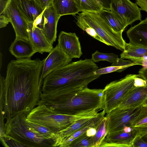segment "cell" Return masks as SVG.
Here are the masks:
<instances>
[{"instance_id": "cell-41", "label": "cell", "mask_w": 147, "mask_h": 147, "mask_svg": "<svg viewBox=\"0 0 147 147\" xmlns=\"http://www.w3.org/2000/svg\"><path fill=\"white\" fill-rule=\"evenodd\" d=\"M139 77L142 78L147 82V67H143L138 71Z\"/></svg>"}, {"instance_id": "cell-38", "label": "cell", "mask_w": 147, "mask_h": 147, "mask_svg": "<svg viewBox=\"0 0 147 147\" xmlns=\"http://www.w3.org/2000/svg\"><path fill=\"white\" fill-rule=\"evenodd\" d=\"M53 0H36L39 5L43 9L52 5Z\"/></svg>"}, {"instance_id": "cell-23", "label": "cell", "mask_w": 147, "mask_h": 147, "mask_svg": "<svg viewBox=\"0 0 147 147\" xmlns=\"http://www.w3.org/2000/svg\"><path fill=\"white\" fill-rule=\"evenodd\" d=\"M97 116L83 118L77 121L68 127L56 134L53 140V142L66 137L86 126L92 122Z\"/></svg>"}, {"instance_id": "cell-14", "label": "cell", "mask_w": 147, "mask_h": 147, "mask_svg": "<svg viewBox=\"0 0 147 147\" xmlns=\"http://www.w3.org/2000/svg\"><path fill=\"white\" fill-rule=\"evenodd\" d=\"M58 45L69 58H80L82 54L79 38L75 33L60 32Z\"/></svg>"}, {"instance_id": "cell-7", "label": "cell", "mask_w": 147, "mask_h": 147, "mask_svg": "<svg viewBox=\"0 0 147 147\" xmlns=\"http://www.w3.org/2000/svg\"><path fill=\"white\" fill-rule=\"evenodd\" d=\"M139 75L129 74L111 82L103 89L104 109L107 113L118 108L129 92L134 86L135 78Z\"/></svg>"}, {"instance_id": "cell-32", "label": "cell", "mask_w": 147, "mask_h": 147, "mask_svg": "<svg viewBox=\"0 0 147 147\" xmlns=\"http://www.w3.org/2000/svg\"><path fill=\"white\" fill-rule=\"evenodd\" d=\"M124 70L122 67L111 65L110 66L98 69L94 71V73L95 75H101L114 72H121Z\"/></svg>"}, {"instance_id": "cell-27", "label": "cell", "mask_w": 147, "mask_h": 147, "mask_svg": "<svg viewBox=\"0 0 147 147\" xmlns=\"http://www.w3.org/2000/svg\"><path fill=\"white\" fill-rule=\"evenodd\" d=\"M134 127H147V105L143 104L141 107L139 113L133 122Z\"/></svg>"}, {"instance_id": "cell-33", "label": "cell", "mask_w": 147, "mask_h": 147, "mask_svg": "<svg viewBox=\"0 0 147 147\" xmlns=\"http://www.w3.org/2000/svg\"><path fill=\"white\" fill-rule=\"evenodd\" d=\"M137 65V64L131 61L124 60L122 58H119L115 62L112 63L111 65L117 66H121L124 69L133 65Z\"/></svg>"}, {"instance_id": "cell-28", "label": "cell", "mask_w": 147, "mask_h": 147, "mask_svg": "<svg viewBox=\"0 0 147 147\" xmlns=\"http://www.w3.org/2000/svg\"><path fill=\"white\" fill-rule=\"evenodd\" d=\"M119 58L117 55L114 53H104L96 51L92 54L91 59L94 62L104 61L113 63Z\"/></svg>"}, {"instance_id": "cell-40", "label": "cell", "mask_w": 147, "mask_h": 147, "mask_svg": "<svg viewBox=\"0 0 147 147\" xmlns=\"http://www.w3.org/2000/svg\"><path fill=\"white\" fill-rule=\"evenodd\" d=\"M102 6L103 9L110 10V5L112 0H97Z\"/></svg>"}, {"instance_id": "cell-26", "label": "cell", "mask_w": 147, "mask_h": 147, "mask_svg": "<svg viewBox=\"0 0 147 147\" xmlns=\"http://www.w3.org/2000/svg\"><path fill=\"white\" fill-rule=\"evenodd\" d=\"M96 133L93 136V147H100L107 135L106 118H102L96 127Z\"/></svg>"}, {"instance_id": "cell-19", "label": "cell", "mask_w": 147, "mask_h": 147, "mask_svg": "<svg viewBox=\"0 0 147 147\" xmlns=\"http://www.w3.org/2000/svg\"><path fill=\"white\" fill-rule=\"evenodd\" d=\"M9 51L17 59L31 58L36 53L30 40L16 37Z\"/></svg>"}, {"instance_id": "cell-37", "label": "cell", "mask_w": 147, "mask_h": 147, "mask_svg": "<svg viewBox=\"0 0 147 147\" xmlns=\"http://www.w3.org/2000/svg\"><path fill=\"white\" fill-rule=\"evenodd\" d=\"M147 85V82L142 78L139 77H137L135 78L134 83L135 87L144 86Z\"/></svg>"}, {"instance_id": "cell-1", "label": "cell", "mask_w": 147, "mask_h": 147, "mask_svg": "<svg viewBox=\"0 0 147 147\" xmlns=\"http://www.w3.org/2000/svg\"><path fill=\"white\" fill-rule=\"evenodd\" d=\"M44 60L24 58L11 60L5 78L0 76V116L5 123L27 116L37 105L42 84L40 76Z\"/></svg>"}, {"instance_id": "cell-22", "label": "cell", "mask_w": 147, "mask_h": 147, "mask_svg": "<svg viewBox=\"0 0 147 147\" xmlns=\"http://www.w3.org/2000/svg\"><path fill=\"white\" fill-rule=\"evenodd\" d=\"M52 4L57 14L61 17L75 15L80 11L74 0H53Z\"/></svg>"}, {"instance_id": "cell-34", "label": "cell", "mask_w": 147, "mask_h": 147, "mask_svg": "<svg viewBox=\"0 0 147 147\" xmlns=\"http://www.w3.org/2000/svg\"><path fill=\"white\" fill-rule=\"evenodd\" d=\"M93 38L106 45V42L97 33L93 28L89 27H83L81 28Z\"/></svg>"}, {"instance_id": "cell-35", "label": "cell", "mask_w": 147, "mask_h": 147, "mask_svg": "<svg viewBox=\"0 0 147 147\" xmlns=\"http://www.w3.org/2000/svg\"><path fill=\"white\" fill-rule=\"evenodd\" d=\"M132 147H147V143L142 136L137 134L132 142Z\"/></svg>"}, {"instance_id": "cell-13", "label": "cell", "mask_w": 147, "mask_h": 147, "mask_svg": "<svg viewBox=\"0 0 147 147\" xmlns=\"http://www.w3.org/2000/svg\"><path fill=\"white\" fill-rule=\"evenodd\" d=\"M28 25L29 40L36 52L49 53L53 48V45L48 40L39 24L28 22Z\"/></svg>"}, {"instance_id": "cell-24", "label": "cell", "mask_w": 147, "mask_h": 147, "mask_svg": "<svg viewBox=\"0 0 147 147\" xmlns=\"http://www.w3.org/2000/svg\"><path fill=\"white\" fill-rule=\"evenodd\" d=\"M99 13L115 32H123L126 28L123 23L111 11L103 9Z\"/></svg>"}, {"instance_id": "cell-5", "label": "cell", "mask_w": 147, "mask_h": 147, "mask_svg": "<svg viewBox=\"0 0 147 147\" xmlns=\"http://www.w3.org/2000/svg\"><path fill=\"white\" fill-rule=\"evenodd\" d=\"M76 20V24L80 28L89 27L94 29L106 45L125 50L126 42L123 38V32L114 31L99 12H82L77 16Z\"/></svg>"}, {"instance_id": "cell-12", "label": "cell", "mask_w": 147, "mask_h": 147, "mask_svg": "<svg viewBox=\"0 0 147 147\" xmlns=\"http://www.w3.org/2000/svg\"><path fill=\"white\" fill-rule=\"evenodd\" d=\"M60 17L52 5L45 9L38 24L48 40L52 45L57 38V26Z\"/></svg>"}, {"instance_id": "cell-8", "label": "cell", "mask_w": 147, "mask_h": 147, "mask_svg": "<svg viewBox=\"0 0 147 147\" xmlns=\"http://www.w3.org/2000/svg\"><path fill=\"white\" fill-rule=\"evenodd\" d=\"M140 107L131 109H121L118 107L107 113L105 117L107 134L122 130L127 126L132 127Z\"/></svg>"}, {"instance_id": "cell-4", "label": "cell", "mask_w": 147, "mask_h": 147, "mask_svg": "<svg viewBox=\"0 0 147 147\" xmlns=\"http://www.w3.org/2000/svg\"><path fill=\"white\" fill-rule=\"evenodd\" d=\"M94 111H86L75 115L59 113L43 104H38L27 116V119L43 125L55 134L68 127L80 119L95 116Z\"/></svg>"}, {"instance_id": "cell-21", "label": "cell", "mask_w": 147, "mask_h": 147, "mask_svg": "<svg viewBox=\"0 0 147 147\" xmlns=\"http://www.w3.org/2000/svg\"><path fill=\"white\" fill-rule=\"evenodd\" d=\"M105 111L103 110V111L100 113L91 123L70 135L60 140L54 142L52 147H69V145L72 142L85 134L88 129L91 127H96L105 117Z\"/></svg>"}, {"instance_id": "cell-31", "label": "cell", "mask_w": 147, "mask_h": 147, "mask_svg": "<svg viewBox=\"0 0 147 147\" xmlns=\"http://www.w3.org/2000/svg\"><path fill=\"white\" fill-rule=\"evenodd\" d=\"M29 124L36 130L48 138L53 140L56 134L54 133L49 129L43 125L27 120Z\"/></svg>"}, {"instance_id": "cell-42", "label": "cell", "mask_w": 147, "mask_h": 147, "mask_svg": "<svg viewBox=\"0 0 147 147\" xmlns=\"http://www.w3.org/2000/svg\"><path fill=\"white\" fill-rule=\"evenodd\" d=\"M134 128L137 132V134L141 136L147 134V127Z\"/></svg>"}, {"instance_id": "cell-20", "label": "cell", "mask_w": 147, "mask_h": 147, "mask_svg": "<svg viewBox=\"0 0 147 147\" xmlns=\"http://www.w3.org/2000/svg\"><path fill=\"white\" fill-rule=\"evenodd\" d=\"M120 56L121 58L129 59L137 65L143 66L144 60L147 57V47L126 43L125 49Z\"/></svg>"}, {"instance_id": "cell-30", "label": "cell", "mask_w": 147, "mask_h": 147, "mask_svg": "<svg viewBox=\"0 0 147 147\" xmlns=\"http://www.w3.org/2000/svg\"><path fill=\"white\" fill-rule=\"evenodd\" d=\"M1 141L5 147H28L24 144L7 135L0 137Z\"/></svg>"}, {"instance_id": "cell-2", "label": "cell", "mask_w": 147, "mask_h": 147, "mask_svg": "<svg viewBox=\"0 0 147 147\" xmlns=\"http://www.w3.org/2000/svg\"><path fill=\"white\" fill-rule=\"evenodd\" d=\"M98 68L91 59L70 63L47 75L43 79L41 92L57 89L67 92H78L100 77L94 73Z\"/></svg>"}, {"instance_id": "cell-18", "label": "cell", "mask_w": 147, "mask_h": 147, "mask_svg": "<svg viewBox=\"0 0 147 147\" xmlns=\"http://www.w3.org/2000/svg\"><path fill=\"white\" fill-rule=\"evenodd\" d=\"M126 34L129 44L147 47V18L130 27Z\"/></svg>"}, {"instance_id": "cell-29", "label": "cell", "mask_w": 147, "mask_h": 147, "mask_svg": "<svg viewBox=\"0 0 147 147\" xmlns=\"http://www.w3.org/2000/svg\"><path fill=\"white\" fill-rule=\"evenodd\" d=\"M93 137L87 136L86 133L72 142L69 147H93Z\"/></svg>"}, {"instance_id": "cell-39", "label": "cell", "mask_w": 147, "mask_h": 147, "mask_svg": "<svg viewBox=\"0 0 147 147\" xmlns=\"http://www.w3.org/2000/svg\"><path fill=\"white\" fill-rule=\"evenodd\" d=\"M136 3L140 7L141 10L147 13V0H136Z\"/></svg>"}, {"instance_id": "cell-15", "label": "cell", "mask_w": 147, "mask_h": 147, "mask_svg": "<svg viewBox=\"0 0 147 147\" xmlns=\"http://www.w3.org/2000/svg\"><path fill=\"white\" fill-rule=\"evenodd\" d=\"M137 134L135 129L129 132H126L122 130L108 134L100 147H132V141Z\"/></svg>"}, {"instance_id": "cell-6", "label": "cell", "mask_w": 147, "mask_h": 147, "mask_svg": "<svg viewBox=\"0 0 147 147\" xmlns=\"http://www.w3.org/2000/svg\"><path fill=\"white\" fill-rule=\"evenodd\" d=\"M4 132L5 134L21 142L28 147H33L32 144L52 147L53 143L52 140L33 127L28 121L26 115L17 117L5 123Z\"/></svg>"}, {"instance_id": "cell-43", "label": "cell", "mask_w": 147, "mask_h": 147, "mask_svg": "<svg viewBox=\"0 0 147 147\" xmlns=\"http://www.w3.org/2000/svg\"><path fill=\"white\" fill-rule=\"evenodd\" d=\"M11 0H0V15L2 14Z\"/></svg>"}, {"instance_id": "cell-3", "label": "cell", "mask_w": 147, "mask_h": 147, "mask_svg": "<svg viewBox=\"0 0 147 147\" xmlns=\"http://www.w3.org/2000/svg\"><path fill=\"white\" fill-rule=\"evenodd\" d=\"M103 89L87 87L74 94L47 99L45 105L58 113L75 115L88 111L104 109Z\"/></svg>"}, {"instance_id": "cell-44", "label": "cell", "mask_w": 147, "mask_h": 147, "mask_svg": "<svg viewBox=\"0 0 147 147\" xmlns=\"http://www.w3.org/2000/svg\"><path fill=\"white\" fill-rule=\"evenodd\" d=\"M96 132V127H91L87 130L86 132V134L88 136L93 137L95 136Z\"/></svg>"}, {"instance_id": "cell-25", "label": "cell", "mask_w": 147, "mask_h": 147, "mask_svg": "<svg viewBox=\"0 0 147 147\" xmlns=\"http://www.w3.org/2000/svg\"><path fill=\"white\" fill-rule=\"evenodd\" d=\"M80 11L98 13L103 9L97 0H74Z\"/></svg>"}, {"instance_id": "cell-11", "label": "cell", "mask_w": 147, "mask_h": 147, "mask_svg": "<svg viewBox=\"0 0 147 147\" xmlns=\"http://www.w3.org/2000/svg\"><path fill=\"white\" fill-rule=\"evenodd\" d=\"M2 14L10 19L16 38L29 40L28 32V22L20 12L13 0H11Z\"/></svg>"}, {"instance_id": "cell-45", "label": "cell", "mask_w": 147, "mask_h": 147, "mask_svg": "<svg viewBox=\"0 0 147 147\" xmlns=\"http://www.w3.org/2000/svg\"><path fill=\"white\" fill-rule=\"evenodd\" d=\"M142 138L147 143V134L142 136Z\"/></svg>"}, {"instance_id": "cell-10", "label": "cell", "mask_w": 147, "mask_h": 147, "mask_svg": "<svg viewBox=\"0 0 147 147\" xmlns=\"http://www.w3.org/2000/svg\"><path fill=\"white\" fill-rule=\"evenodd\" d=\"M44 59L40 82L42 84L44 78L52 71L71 63L72 59L69 57L57 44L50 52Z\"/></svg>"}, {"instance_id": "cell-9", "label": "cell", "mask_w": 147, "mask_h": 147, "mask_svg": "<svg viewBox=\"0 0 147 147\" xmlns=\"http://www.w3.org/2000/svg\"><path fill=\"white\" fill-rule=\"evenodd\" d=\"M141 10L136 3L130 0H112L110 5V11L126 27L136 21L141 20Z\"/></svg>"}, {"instance_id": "cell-46", "label": "cell", "mask_w": 147, "mask_h": 147, "mask_svg": "<svg viewBox=\"0 0 147 147\" xmlns=\"http://www.w3.org/2000/svg\"><path fill=\"white\" fill-rule=\"evenodd\" d=\"M2 54L1 53H0V69H1V66H2Z\"/></svg>"}, {"instance_id": "cell-16", "label": "cell", "mask_w": 147, "mask_h": 147, "mask_svg": "<svg viewBox=\"0 0 147 147\" xmlns=\"http://www.w3.org/2000/svg\"><path fill=\"white\" fill-rule=\"evenodd\" d=\"M147 99V85L142 87L134 86L119 105L121 109H134L141 106Z\"/></svg>"}, {"instance_id": "cell-36", "label": "cell", "mask_w": 147, "mask_h": 147, "mask_svg": "<svg viewBox=\"0 0 147 147\" xmlns=\"http://www.w3.org/2000/svg\"><path fill=\"white\" fill-rule=\"evenodd\" d=\"M10 22V19L6 16L1 14L0 15V28H3L7 26Z\"/></svg>"}, {"instance_id": "cell-17", "label": "cell", "mask_w": 147, "mask_h": 147, "mask_svg": "<svg viewBox=\"0 0 147 147\" xmlns=\"http://www.w3.org/2000/svg\"><path fill=\"white\" fill-rule=\"evenodd\" d=\"M27 22H36L41 16L43 9L36 0H13Z\"/></svg>"}, {"instance_id": "cell-47", "label": "cell", "mask_w": 147, "mask_h": 147, "mask_svg": "<svg viewBox=\"0 0 147 147\" xmlns=\"http://www.w3.org/2000/svg\"><path fill=\"white\" fill-rule=\"evenodd\" d=\"M144 104L147 105V99L146 100L145 103Z\"/></svg>"}]
</instances>
